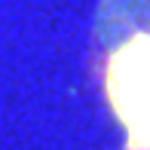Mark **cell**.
I'll return each mask as SVG.
<instances>
[{"label": "cell", "instance_id": "6da1fadb", "mask_svg": "<svg viewBox=\"0 0 150 150\" xmlns=\"http://www.w3.org/2000/svg\"><path fill=\"white\" fill-rule=\"evenodd\" d=\"M104 92L129 150H150V31L122 40L107 58Z\"/></svg>", "mask_w": 150, "mask_h": 150}]
</instances>
